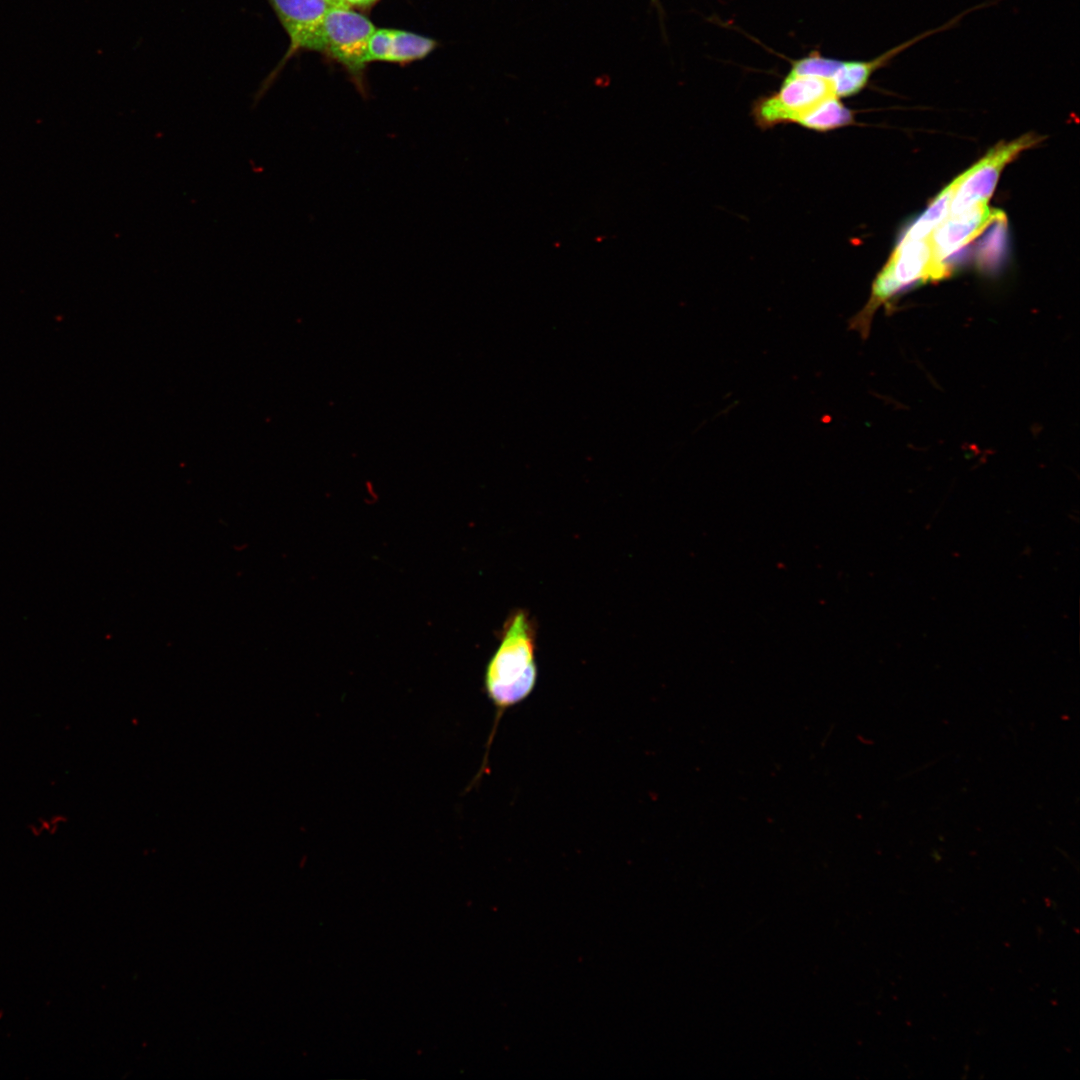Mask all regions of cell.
I'll return each mask as SVG.
<instances>
[{
    "instance_id": "obj_14",
    "label": "cell",
    "mask_w": 1080,
    "mask_h": 1080,
    "mask_svg": "<svg viewBox=\"0 0 1080 1080\" xmlns=\"http://www.w3.org/2000/svg\"><path fill=\"white\" fill-rule=\"evenodd\" d=\"M349 7L367 8L379 0H343Z\"/></svg>"
},
{
    "instance_id": "obj_10",
    "label": "cell",
    "mask_w": 1080,
    "mask_h": 1080,
    "mask_svg": "<svg viewBox=\"0 0 1080 1080\" xmlns=\"http://www.w3.org/2000/svg\"><path fill=\"white\" fill-rule=\"evenodd\" d=\"M887 55L888 53L869 62H842L831 79L836 97H847L858 93L866 85L873 70L888 57Z\"/></svg>"
},
{
    "instance_id": "obj_1",
    "label": "cell",
    "mask_w": 1080,
    "mask_h": 1080,
    "mask_svg": "<svg viewBox=\"0 0 1080 1080\" xmlns=\"http://www.w3.org/2000/svg\"><path fill=\"white\" fill-rule=\"evenodd\" d=\"M536 636V623L527 610L513 611L503 625L500 643L484 675L485 690L496 713L488 746L502 715L524 701L536 686Z\"/></svg>"
},
{
    "instance_id": "obj_3",
    "label": "cell",
    "mask_w": 1080,
    "mask_h": 1080,
    "mask_svg": "<svg viewBox=\"0 0 1080 1080\" xmlns=\"http://www.w3.org/2000/svg\"><path fill=\"white\" fill-rule=\"evenodd\" d=\"M364 15L348 6H331L323 21V52L340 63L362 87L367 48L375 30Z\"/></svg>"
},
{
    "instance_id": "obj_7",
    "label": "cell",
    "mask_w": 1080,
    "mask_h": 1080,
    "mask_svg": "<svg viewBox=\"0 0 1080 1080\" xmlns=\"http://www.w3.org/2000/svg\"><path fill=\"white\" fill-rule=\"evenodd\" d=\"M999 210L980 203L955 215H948L927 236L935 261L944 259L973 240L990 224L1002 217Z\"/></svg>"
},
{
    "instance_id": "obj_6",
    "label": "cell",
    "mask_w": 1080,
    "mask_h": 1080,
    "mask_svg": "<svg viewBox=\"0 0 1080 1080\" xmlns=\"http://www.w3.org/2000/svg\"><path fill=\"white\" fill-rule=\"evenodd\" d=\"M1040 140L1039 136L1028 134L995 146L983 159L959 176L948 215L959 214L977 204L987 203L1006 164Z\"/></svg>"
},
{
    "instance_id": "obj_8",
    "label": "cell",
    "mask_w": 1080,
    "mask_h": 1080,
    "mask_svg": "<svg viewBox=\"0 0 1080 1080\" xmlns=\"http://www.w3.org/2000/svg\"><path fill=\"white\" fill-rule=\"evenodd\" d=\"M853 122L852 112L837 97L829 98L803 116L797 124L810 130L827 132Z\"/></svg>"
},
{
    "instance_id": "obj_9",
    "label": "cell",
    "mask_w": 1080,
    "mask_h": 1080,
    "mask_svg": "<svg viewBox=\"0 0 1080 1080\" xmlns=\"http://www.w3.org/2000/svg\"><path fill=\"white\" fill-rule=\"evenodd\" d=\"M428 37L404 30L391 29L387 62L406 63L425 58L436 47Z\"/></svg>"
},
{
    "instance_id": "obj_2",
    "label": "cell",
    "mask_w": 1080,
    "mask_h": 1080,
    "mask_svg": "<svg viewBox=\"0 0 1080 1080\" xmlns=\"http://www.w3.org/2000/svg\"><path fill=\"white\" fill-rule=\"evenodd\" d=\"M945 263L934 260L927 237L901 240L892 256L875 278L866 305L849 320V328L866 339L873 317L879 307L887 306L896 294L906 288L949 276Z\"/></svg>"
},
{
    "instance_id": "obj_4",
    "label": "cell",
    "mask_w": 1080,
    "mask_h": 1080,
    "mask_svg": "<svg viewBox=\"0 0 1080 1080\" xmlns=\"http://www.w3.org/2000/svg\"><path fill=\"white\" fill-rule=\"evenodd\" d=\"M836 97L831 79L798 77L783 81L780 90L760 99L753 108L756 124L772 128L783 123H797L823 101Z\"/></svg>"
},
{
    "instance_id": "obj_12",
    "label": "cell",
    "mask_w": 1080,
    "mask_h": 1080,
    "mask_svg": "<svg viewBox=\"0 0 1080 1080\" xmlns=\"http://www.w3.org/2000/svg\"><path fill=\"white\" fill-rule=\"evenodd\" d=\"M842 61L823 58L819 55L809 56L794 63L785 81L798 77H821L832 79L841 66Z\"/></svg>"
},
{
    "instance_id": "obj_13",
    "label": "cell",
    "mask_w": 1080,
    "mask_h": 1080,
    "mask_svg": "<svg viewBox=\"0 0 1080 1080\" xmlns=\"http://www.w3.org/2000/svg\"><path fill=\"white\" fill-rule=\"evenodd\" d=\"M391 29L376 28L368 41L367 61H386L389 54Z\"/></svg>"
},
{
    "instance_id": "obj_15",
    "label": "cell",
    "mask_w": 1080,
    "mask_h": 1080,
    "mask_svg": "<svg viewBox=\"0 0 1080 1080\" xmlns=\"http://www.w3.org/2000/svg\"><path fill=\"white\" fill-rule=\"evenodd\" d=\"M332 6H347L343 0H327ZM349 7V6H348Z\"/></svg>"
},
{
    "instance_id": "obj_11",
    "label": "cell",
    "mask_w": 1080,
    "mask_h": 1080,
    "mask_svg": "<svg viewBox=\"0 0 1080 1080\" xmlns=\"http://www.w3.org/2000/svg\"><path fill=\"white\" fill-rule=\"evenodd\" d=\"M959 176L950 183L933 200L928 209L908 229L902 240H919L926 238L932 230L943 221L949 213V205L953 193L959 183Z\"/></svg>"
},
{
    "instance_id": "obj_5",
    "label": "cell",
    "mask_w": 1080,
    "mask_h": 1080,
    "mask_svg": "<svg viewBox=\"0 0 1080 1080\" xmlns=\"http://www.w3.org/2000/svg\"><path fill=\"white\" fill-rule=\"evenodd\" d=\"M290 40L289 48L277 68L263 82L255 99L270 87L276 75L295 53L301 50L323 52V21L332 6L327 0H267Z\"/></svg>"
}]
</instances>
